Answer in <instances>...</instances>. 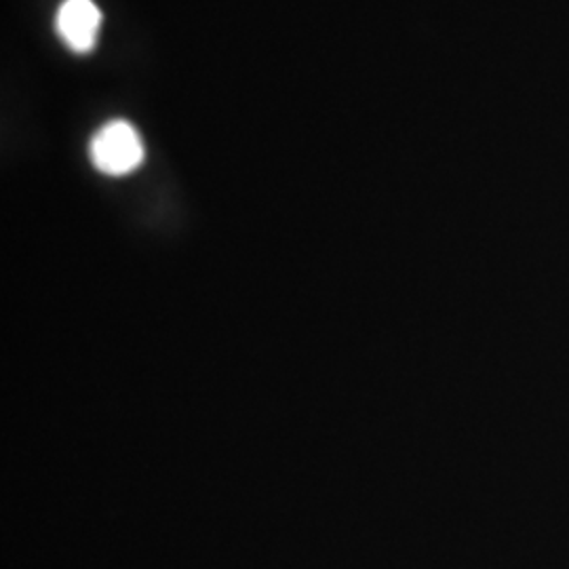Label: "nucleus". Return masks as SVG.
<instances>
[{"instance_id":"obj_1","label":"nucleus","mask_w":569,"mask_h":569,"mask_svg":"<svg viewBox=\"0 0 569 569\" xmlns=\"http://www.w3.org/2000/svg\"><path fill=\"white\" fill-rule=\"evenodd\" d=\"M89 157L106 176H127L143 163V143L138 129L127 121H110L91 138Z\"/></svg>"},{"instance_id":"obj_2","label":"nucleus","mask_w":569,"mask_h":569,"mask_svg":"<svg viewBox=\"0 0 569 569\" xmlns=\"http://www.w3.org/2000/svg\"><path fill=\"white\" fill-rule=\"evenodd\" d=\"M102 11L93 0H63L56 16L61 41L77 53H89L100 34Z\"/></svg>"}]
</instances>
